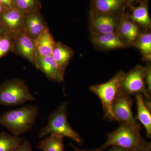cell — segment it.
Listing matches in <instances>:
<instances>
[{
	"mask_svg": "<svg viewBox=\"0 0 151 151\" xmlns=\"http://www.w3.org/2000/svg\"><path fill=\"white\" fill-rule=\"evenodd\" d=\"M140 132L129 126L121 124L117 129L107 134L106 142L97 149V150L103 151L108 147L113 146L121 147L128 151L151 150V143L147 142Z\"/></svg>",
	"mask_w": 151,
	"mask_h": 151,
	"instance_id": "obj_1",
	"label": "cell"
},
{
	"mask_svg": "<svg viewBox=\"0 0 151 151\" xmlns=\"http://www.w3.org/2000/svg\"><path fill=\"white\" fill-rule=\"evenodd\" d=\"M39 113L35 105H26L8 111L0 116V124L16 137L28 132L32 128Z\"/></svg>",
	"mask_w": 151,
	"mask_h": 151,
	"instance_id": "obj_2",
	"label": "cell"
},
{
	"mask_svg": "<svg viewBox=\"0 0 151 151\" xmlns=\"http://www.w3.org/2000/svg\"><path fill=\"white\" fill-rule=\"evenodd\" d=\"M68 104L63 103L49 117L45 127L41 129L39 137L42 138L51 134L66 137L78 144H82V139L70 126L67 119Z\"/></svg>",
	"mask_w": 151,
	"mask_h": 151,
	"instance_id": "obj_3",
	"label": "cell"
},
{
	"mask_svg": "<svg viewBox=\"0 0 151 151\" xmlns=\"http://www.w3.org/2000/svg\"><path fill=\"white\" fill-rule=\"evenodd\" d=\"M125 74L124 71L121 70L107 82L89 87L90 91L97 95L100 99L105 113L104 118L108 121H116L112 109L113 103L122 87Z\"/></svg>",
	"mask_w": 151,
	"mask_h": 151,
	"instance_id": "obj_4",
	"label": "cell"
},
{
	"mask_svg": "<svg viewBox=\"0 0 151 151\" xmlns=\"http://www.w3.org/2000/svg\"><path fill=\"white\" fill-rule=\"evenodd\" d=\"M35 100L29 87L20 79L7 81L0 87V105L16 106Z\"/></svg>",
	"mask_w": 151,
	"mask_h": 151,
	"instance_id": "obj_5",
	"label": "cell"
},
{
	"mask_svg": "<svg viewBox=\"0 0 151 151\" xmlns=\"http://www.w3.org/2000/svg\"><path fill=\"white\" fill-rule=\"evenodd\" d=\"M134 100L130 95L120 89L113 102V111L116 121L140 132L142 127L134 117L132 111Z\"/></svg>",
	"mask_w": 151,
	"mask_h": 151,
	"instance_id": "obj_6",
	"label": "cell"
},
{
	"mask_svg": "<svg viewBox=\"0 0 151 151\" xmlns=\"http://www.w3.org/2000/svg\"><path fill=\"white\" fill-rule=\"evenodd\" d=\"M146 67L138 65L125 74L122 81L121 89L128 95L141 94L146 100H150V96L146 90L145 76Z\"/></svg>",
	"mask_w": 151,
	"mask_h": 151,
	"instance_id": "obj_7",
	"label": "cell"
},
{
	"mask_svg": "<svg viewBox=\"0 0 151 151\" xmlns=\"http://www.w3.org/2000/svg\"><path fill=\"white\" fill-rule=\"evenodd\" d=\"M119 21V19L113 15L92 12L89 20V30L91 34L116 32Z\"/></svg>",
	"mask_w": 151,
	"mask_h": 151,
	"instance_id": "obj_8",
	"label": "cell"
},
{
	"mask_svg": "<svg viewBox=\"0 0 151 151\" xmlns=\"http://www.w3.org/2000/svg\"><path fill=\"white\" fill-rule=\"evenodd\" d=\"M90 40L95 47L102 50L124 48L129 45L116 32L104 34H91Z\"/></svg>",
	"mask_w": 151,
	"mask_h": 151,
	"instance_id": "obj_9",
	"label": "cell"
},
{
	"mask_svg": "<svg viewBox=\"0 0 151 151\" xmlns=\"http://www.w3.org/2000/svg\"><path fill=\"white\" fill-rule=\"evenodd\" d=\"M17 44L20 53L39 69L35 40L27 32H21L17 39Z\"/></svg>",
	"mask_w": 151,
	"mask_h": 151,
	"instance_id": "obj_10",
	"label": "cell"
},
{
	"mask_svg": "<svg viewBox=\"0 0 151 151\" xmlns=\"http://www.w3.org/2000/svg\"><path fill=\"white\" fill-rule=\"evenodd\" d=\"M139 27L131 19L123 16L119 19L116 32L128 44H133L141 33Z\"/></svg>",
	"mask_w": 151,
	"mask_h": 151,
	"instance_id": "obj_11",
	"label": "cell"
},
{
	"mask_svg": "<svg viewBox=\"0 0 151 151\" xmlns=\"http://www.w3.org/2000/svg\"><path fill=\"white\" fill-rule=\"evenodd\" d=\"M38 63L39 69H40L47 78L59 82L63 81L64 75L52 55L39 56Z\"/></svg>",
	"mask_w": 151,
	"mask_h": 151,
	"instance_id": "obj_12",
	"label": "cell"
},
{
	"mask_svg": "<svg viewBox=\"0 0 151 151\" xmlns=\"http://www.w3.org/2000/svg\"><path fill=\"white\" fill-rule=\"evenodd\" d=\"M137 113L135 119L139 121L145 129L146 134L148 138L151 137V114L150 110L146 106L143 95L136 94Z\"/></svg>",
	"mask_w": 151,
	"mask_h": 151,
	"instance_id": "obj_13",
	"label": "cell"
},
{
	"mask_svg": "<svg viewBox=\"0 0 151 151\" xmlns=\"http://www.w3.org/2000/svg\"><path fill=\"white\" fill-rule=\"evenodd\" d=\"M35 41L37 52L38 56L52 55L55 42L47 28H46L44 30Z\"/></svg>",
	"mask_w": 151,
	"mask_h": 151,
	"instance_id": "obj_14",
	"label": "cell"
},
{
	"mask_svg": "<svg viewBox=\"0 0 151 151\" xmlns=\"http://www.w3.org/2000/svg\"><path fill=\"white\" fill-rule=\"evenodd\" d=\"M72 50L68 47L59 42L55 43L51 55L63 75L65 73V68L72 57Z\"/></svg>",
	"mask_w": 151,
	"mask_h": 151,
	"instance_id": "obj_15",
	"label": "cell"
},
{
	"mask_svg": "<svg viewBox=\"0 0 151 151\" xmlns=\"http://www.w3.org/2000/svg\"><path fill=\"white\" fill-rule=\"evenodd\" d=\"M2 19L6 26L12 32L19 29L24 22V12L16 8L6 11L2 14Z\"/></svg>",
	"mask_w": 151,
	"mask_h": 151,
	"instance_id": "obj_16",
	"label": "cell"
},
{
	"mask_svg": "<svg viewBox=\"0 0 151 151\" xmlns=\"http://www.w3.org/2000/svg\"><path fill=\"white\" fill-rule=\"evenodd\" d=\"M131 19L138 26L146 29H150L151 28V19L146 4H142L134 8L132 10Z\"/></svg>",
	"mask_w": 151,
	"mask_h": 151,
	"instance_id": "obj_17",
	"label": "cell"
},
{
	"mask_svg": "<svg viewBox=\"0 0 151 151\" xmlns=\"http://www.w3.org/2000/svg\"><path fill=\"white\" fill-rule=\"evenodd\" d=\"M64 138L60 135L51 134L40 141L38 149L43 151H65Z\"/></svg>",
	"mask_w": 151,
	"mask_h": 151,
	"instance_id": "obj_18",
	"label": "cell"
},
{
	"mask_svg": "<svg viewBox=\"0 0 151 151\" xmlns=\"http://www.w3.org/2000/svg\"><path fill=\"white\" fill-rule=\"evenodd\" d=\"M134 46L140 52L143 59L147 61L151 60V33L145 31L140 33L136 41Z\"/></svg>",
	"mask_w": 151,
	"mask_h": 151,
	"instance_id": "obj_19",
	"label": "cell"
},
{
	"mask_svg": "<svg viewBox=\"0 0 151 151\" xmlns=\"http://www.w3.org/2000/svg\"><path fill=\"white\" fill-rule=\"evenodd\" d=\"M122 0H94L93 12L113 15L122 6Z\"/></svg>",
	"mask_w": 151,
	"mask_h": 151,
	"instance_id": "obj_20",
	"label": "cell"
},
{
	"mask_svg": "<svg viewBox=\"0 0 151 151\" xmlns=\"http://www.w3.org/2000/svg\"><path fill=\"white\" fill-rule=\"evenodd\" d=\"M27 33L35 40L46 28L40 17L35 14L30 15L25 20Z\"/></svg>",
	"mask_w": 151,
	"mask_h": 151,
	"instance_id": "obj_21",
	"label": "cell"
},
{
	"mask_svg": "<svg viewBox=\"0 0 151 151\" xmlns=\"http://www.w3.org/2000/svg\"><path fill=\"white\" fill-rule=\"evenodd\" d=\"M23 141L18 137L4 132L0 133V151H14Z\"/></svg>",
	"mask_w": 151,
	"mask_h": 151,
	"instance_id": "obj_22",
	"label": "cell"
},
{
	"mask_svg": "<svg viewBox=\"0 0 151 151\" xmlns=\"http://www.w3.org/2000/svg\"><path fill=\"white\" fill-rule=\"evenodd\" d=\"M36 3V0H14L15 8L23 12H28L35 8Z\"/></svg>",
	"mask_w": 151,
	"mask_h": 151,
	"instance_id": "obj_23",
	"label": "cell"
},
{
	"mask_svg": "<svg viewBox=\"0 0 151 151\" xmlns=\"http://www.w3.org/2000/svg\"><path fill=\"white\" fill-rule=\"evenodd\" d=\"M10 40L7 37H0V58L6 54L11 47Z\"/></svg>",
	"mask_w": 151,
	"mask_h": 151,
	"instance_id": "obj_24",
	"label": "cell"
},
{
	"mask_svg": "<svg viewBox=\"0 0 151 151\" xmlns=\"http://www.w3.org/2000/svg\"><path fill=\"white\" fill-rule=\"evenodd\" d=\"M145 80L146 85V90L149 95L151 94V66L148 64L146 66V73Z\"/></svg>",
	"mask_w": 151,
	"mask_h": 151,
	"instance_id": "obj_25",
	"label": "cell"
},
{
	"mask_svg": "<svg viewBox=\"0 0 151 151\" xmlns=\"http://www.w3.org/2000/svg\"><path fill=\"white\" fill-rule=\"evenodd\" d=\"M14 151H33L31 145L28 141L24 140Z\"/></svg>",
	"mask_w": 151,
	"mask_h": 151,
	"instance_id": "obj_26",
	"label": "cell"
},
{
	"mask_svg": "<svg viewBox=\"0 0 151 151\" xmlns=\"http://www.w3.org/2000/svg\"><path fill=\"white\" fill-rule=\"evenodd\" d=\"M0 5L8 10L15 8L14 0H0Z\"/></svg>",
	"mask_w": 151,
	"mask_h": 151,
	"instance_id": "obj_27",
	"label": "cell"
},
{
	"mask_svg": "<svg viewBox=\"0 0 151 151\" xmlns=\"http://www.w3.org/2000/svg\"><path fill=\"white\" fill-rule=\"evenodd\" d=\"M107 151H128L127 150H125L123 148L121 147H118V146H113L111 148L109 149Z\"/></svg>",
	"mask_w": 151,
	"mask_h": 151,
	"instance_id": "obj_28",
	"label": "cell"
},
{
	"mask_svg": "<svg viewBox=\"0 0 151 151\" xmlns=\"http://www.w3.org/2000/svg\"><path fill=\"white\" fill-rule=\"evenodd\" d=\"M70 145H71V147H73L74 151H98L97 150V149H94V150H84V149H81L77 148L74 145H73L72 143H70Z\"/></svg>",
	"mask_w": 151,
	"mask_h": 151,
	"instance_id": "obj_29",
	"label": "cell"
},
{
	"mask_svg": "<svg viewBox=\"0 0 151 151\" xmlns=\"http://www.w3.org/2000/svg\"><path fill=\"white\" fill-rule=\"evenodd\" d=\"M7 10H8V9H7L5 8L3 6L0 5V14H2L4 13Z\"/></svg>",
	"mask_w": 151,
	"mask_h": 151,
	"instance_id": "obj_30",
	"label": "cell"
},
{
	"mask_svg": "<svg viewBox=\"0 0 151 151\" xmlns=\"http://www.w3.org/2000/svg\"><path fill=\"white\" fill-rule=\"evenodd\" d=\"M3 31H4V28L3 26L0 24V35L2 33Z\"/></svg>",
	"mask_w": 151,
	"mask_h": 151,
	"instance_id": "obj_31",
	"label": "cell"
},
{
	"mask_svg": "<svg viewBox=\"0 0 151 151\" xmlns=\"http://www.w3.org/2000/svg\"><path fill=\"white\" fill-rule=\"evenodd\" d=\"M132 151H151V150H145V149H142V150H136Z\"/></svg>",
	"mask_w": 151,
	"mask_h": 151,
	"instance_id": "obj_32",
	"label": "cell"
},
{
	"mask_svg": "<svg viewBox=\"0 0 151 151\" xmlns=\"http://www.w3.org/2000/svg\"><path fill=\"white\" fill-rule=\"evenodd\" d=\"M127 1H129V2H132L134 1V0H127Z\"/></svg>",
	"mask_w": 151,
	"mask_h": 151,
	"instance_id": "obj_33",
	"label": "cell"
}]
</instances>
